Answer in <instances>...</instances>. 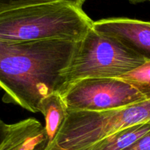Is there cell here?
<instances>
[{
    "instance_id": "10",
    "label": "cell",
    "mask_w": 150,
    "mask_h": 150,
    "mask_svg": "<svg viewBox=\"0 0 150 150\" xmlns=\"http://www.w3.org/2000/svg\"><path fill=\"white\" fill-rule=\"evenodd\" d=\"M134 86L146 100H150V62L144 64L133 71L118 78Z\"/></svg>"
},
{
    "instance_id": "8",
    "label": "cell",
    "mask_w": 150,
    "mask_h": 150,
    "mask_svg": "<svg viewBox=\"0 0 150 150\" xmlns=\"http://www.w3.org/2000/svg\"><path fill=\"white\" fill-rule=\"evenodd\" d=\"M38 110L45 118L44 127L51 144L65 120L68 109L62 95L55 92L48 95L41 101Z\"/></svg>"
},
{
    "instance_id": "2",
    "label": "cell",
    "mask_w": 150,
    "mask_h": 150,
    "mask_svg": "<svg viewBox=\"0 0 150 150\" xmlns=\"http://www.w3.org/2000/svg\"><path fill=\"white\" fill-rule=\"evenodd\" d=\"M93 22L82 6L69 1L27 6L0 14V40L79 42Z\"/></svg>"
},
{
    "instance_id": "3",
    "label": "cell",
    "mask_w": 150,
    "mask_h": 150,
    "mask_svg": "<svg viewBox=\"0 0 150 150\" xmlns=\"http://www.w3.org/2000/svg\"><path fill=\"white\" fill-rule=\"evenodd\" d=\"M149 121L150 100L108 111H68L46 150H87L122 129Z\"/></svg>"
},
{
    "instance_id": "9",
    "label": "cell",
    "mask_w": 150,
    "mask_h": 150,
    "mask_svg": "<svg viewBox=\"0 0 150 150\" xmlns=\"http://www.w3.org/2000/svg\"><path fill=\"white\" fill-rule=\"evenodd\" d=\"M150 130V121L122 129L98 142L87 150H122Z\"/></svg>"
},
{
    "instance_id": "11",
    "label": "cell",
    "mask_w": 150,
    "mask_h": 150,
    "mask_svg": "<svg viewBox=\"0 0 150 150\" xmlns=\"http://www.w3.org/2000/svg\"><path fill=\"white\" fill-rule=\"evenodd\" d=\"M59 1H69L82 6L86 0H0V14L21 7Z\"/></svg>"
},
{
    "instance_id": "15",
    "label": "cell",
    "mask_w": 150,
    "mask_h": 150,
    "mask_svg": "<svg viewBox=\"0 0 150 150\" xmlns=\"http://www.w3.org/2000/svg\"><path fill=\"white\" fill-rule=\"evenodd\" d=\"M149 1H150V0H149Z\"/></svg>"
},
{
    "instance_id": "7",
    "label": "cell",
    "mask_w": 150,
    "mask_h": 150,
    "mask_svg": "<svg viewBox=\"0 0 150 150\" xmlns=\"http://www.w3.org/2000/svg\"><path fill=\"white\" fill-rule=\"evenodd\" d=\"M50 139L45 127L34 118L7 125L0 140V150H46Z\"/></svg>"
},
{
    "instance_id": "6",
    "label": "cell",
    "mask_w": 150,
    "mask_h": 150,
    "mask_svg": "<svg viewBox=\"0 0 150 150\" xmlns=\"http://www.w3.org/2000/svg\"><path fill=\"white\" fill-rule=\"evenodd\" d=\"M92 28L117 40L145 61L150 62V22L116 18L94 21Z\"/></svg>"
},
{
    "instance_id": "4",
    "label": "cell",
    "mask_w": 150,
    "mask_h": 150,
    "mask_svg": "<svg viewBox=\"0 0 150 150\" xmlns=\"http://www.w3.org/2000/svg\"><path fill=\"white\" fill-rule=\"evenodd\" d=\"M145 62L117 40L91 28L79 41L71 62L62 73L64 89L81 79H118L136 70Z\"/></svg>"
},
{
    "instance_id": "13",
    "label": "cell",
    "mask_w": 150,
    "mask_h": 150,
    "mask_svg": "<svg viewBox=\"0 0 150 150\" xmlns=\"http://www.w3.org/2000/svg\"><path fill=\"white\" fill-rule=\"evenodd\" d=\"M6 126H7V124L4 123V122L0 118V140H1V137H2L3 133H4V130H5Z\"/></svg>"
},
{
    "instance_id": "5",
    "label": "cell",
    "mask_w": 150,
    "mask_h": 150,
    "mask_svg": "<svg viewBox=\"0 0 150 150\" xmlns=\"http://www.w3.org/2000/svg\"><path fill=\"white\" fill-rule=\"evenodd\" d=\"M60 95L68 111H103L146 100L134 87L117 78H89L74 82Z\"/></svg>"
},
{
    "instance_id": "14",
    "label": "cell",
    "mask_w": 150,
    "mask_h": 150,
    "mask_svg": "<svg viewBox=\"0 0 150 150\" xmlns=\"http://www.w3.org/2000/svg\"><path fill=\"white\" fill-rule=\"evenodd\" d=\"M132 1H143V0H130Z\"/></svg>"
},
{
    "instance_id": "1",
    "label": "cell",
    "mask_w": 150,
    "mask_h": 150,
    "mask_svg": "<svg viewBox=\"0 0 150 150\" xmlns=\"http://www.w3.org/2000/svg\"><path fill=\"white\" fill-rule=\"evenodd\" d=\"M79 42L52 40L12 42L0 40V89L2 101L39 112L41 101L64 89L62 73Z\"/></svg>"
},
{
    "instance_id": "12",
    "label": "cell",
    "mask_w": 150,
    "mask_h": 150,
    "mask_svg": "<svg viewBox=\"0 0 150 150\" xmlns=\"http://www.w3.org/2000/svg\"><path fill=\"white\" fill-rule=\"evenodd\" d=\"M122 150H150V130Z\"/></svg>"
}]
</instances>
